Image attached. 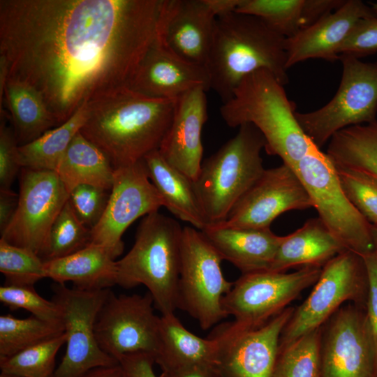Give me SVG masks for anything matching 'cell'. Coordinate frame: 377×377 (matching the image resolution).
Returning <instances> with one entry per match:
<instances>
[{"label":"cell","instance_id":"obj_39","mask_svg":"<svg viewBox=\"0 0 377 377\" xmlns=\"http://www.w3.org/2000/svg\"><path fill=\"white\" fill-rule=\"evenodd\" d=\"M0 301L10 310L23 309L47 321H62L59 306L41 297L34 286L4 284L0 287Z\"/></svg>","mask_w":377,"mask_h":377},{"label":"cell","instance_id":"obj_34","mask_svg":"<svg viewBox=\"0 0 377 377\" xmlns=\"http://www.w3.org/2000/svg\"><path fill=\"white\" fill-rule=\"evenodd\" d=\"M66 340L64 332L13 355L0 357L1 374L18 377H52L57 353Z\"/></svg>","mask_w":377,"mask_h":377},{"label":"cell","instance_id":"obj_32","mask_svg":"<svg viewBox=\"0 0 377 377\" xmlns=\"http://www.w3.org/2000/svg\"><path fill=\"white\" fill-rule=\"evenodd\" d=\"M65 332L63 321H47L34 316L17 318L0 316V357L13 355L29 347Z\"/></svg>","mask_w":377,"mask_h":377},{"label":"cell","instance_id":"obj_7","mask_svg":"<svg viewBox=\"0 0 377 377\" xmlns=\"http://www.w3.org/2000/svg\"><path fill=\"white\" fill-rule=\"evenodd\" d=\"M293 170L318 217L346 250L362 257L374 251L372 226L344 195L335 165L326 153L312 145Z\"/></svg>","mask_w":377,"mask_h":377},{"label":"cell","instance_id":"obj_6","mask_svg":"<svg viewBox=\"0 0 377 377\" xmlns=\"http://www.w3.org/2000/svg\"><path fill=\"white\" fill-rule=\"evenodd\" d=\"M265 143L255 126L244 124L234 137L202 163L194 183L209 224L225 221L263 173L260 153Z\"/></svg>","mask_w":377,"mask_h":377},{"label":"cell","instance_id":"obj_24","mask_svg":"<svg viewBox=\"0 0 377 377\" xmlns=\"http://www.w3.org/2000/svg\"><path fill=\"white\" fill-rule=\"evenodd\" d=\"M218 340L202 339L188 330L175 313L161 315L155 363L163 370L200 367L217 369Z\"/></svg>","mask_w":377,"mask_h":377},{"label":"cell","instance_id":"obj_22","mask_svg":"<svg viewBox=\"0 0 377 377\" xmlns=\"http://www.w3.org/2000/svg\"><path fill=\"white\" fill-rule=\"evenodd\" d=\"M374 16L362 1L346 0L337 10L286 38L287 68L309 59H339V48L355 24Z\"/></svg>","mask_w":377,"mask_h":377},{"label":"cell","instance_id":"obj_10","mask_svg":"<svg viewBox=\"0 0 377 377\" xmlns=\"http://www.w3.org/2000/svg\"><path fill=\"white\" fill-rule=\"evenodd\" d=\"M223 259L203 233L183 228L179 279V309L207 330L228 316L222 300L233 286L223 276Z\"/></svg>","mask_w":377,"mask_h":377},{"label":"cell","instance_id":"obj_49","mask_svg":"<svg viewBox=\"0 0 377 377\" xmlns=\"http://www.w3.org/2000/svg\"><path fill=\"white\" fill-rule=\"evenodd\" d=\"M83 377H121L119 364L112 367H98L91 370Z\"/></svg>","mask_w":377,"mask_h":377},{"label":"cell","instance_id":"obj_46","mask_svg":"<svg viewBox=\"0 0 377 377\" xmlns=\"http://www.w3.org/2000/svg\"><path fill=\"white\" fill-rule=\"evenodd\" d=\"M19 195L10 190H0V231L6 228L17 207Z\"/></svg>","mask_w":377,"mask_h":377},{"label":"cell","instance_id":"obj_42","mask_svg":"<svg viewBox=\"0 0 377 377\" xmlns=\"http://www.w3.org/2000/svg\"><path fill=\"white\" fill-rule=\"evenodd\" d=\"M377 52V17L360 20L339 48V55L357 59Z\"/></svg>","mask_w":377,"mask_h":377},{"label":"cell","instance_id":"obj_15","mask_svg":"<svg viewBox=\"0 0 377 377\" xmlns=\"http://www.w3.org/2000/svg\"><path fill=\"white\" fill-rule=\"evenodd\" d=\"M163 205L144 159L115 168L109 200L102 218L91 230L90 244L105 247L115 259L124 251L122 235L128 226Z\"/></svg>","mask_w":377,"mask_h":377},{"label":"cell","instance_id":"obj_26","mask_svg":"<svg viewBox=\"0 0 377 377\" xmlns=\"http://www.w3.org/2000/svg\"><path fill=\"white\" fill-rule=\"evenodd\" d=\"M149 177L163 201V207L180 220L202 230L209 224L194 181L170 165L155 150L144 157Z\"/></svg>","mask_w":377,"mask_h":377},{"label":"cell","instance_id":"obj_13","mask_svg":"<svg viewBox=\"0 0 377 377\" xmlns=\"http://www.w3.org/2000/svg\"><path fill=\"white\" fill-rule=\"evenodd\" d=\"M69 195L56 172L22 168L17 207L1 238L41 258L52 226Z\"/></svg>","mask_w":377,"mask_h":377},{"label":"cell","instance_id":"obj_18","mask_svg":"<svg viewBox=\"0 0 377 377\" xmlns=\"http://www.w3.org/2000/svg\"><path fill=\"white\" fill-rule=\"evenodd\" d=\"M313 207L293 170L285 164L265 170L258 179L218 224L237 228H268L281 214Z\"/></svg>","mask_w":377,"mask_h":377},{"label":"cell","instance_id":"obj_30","mask_svg":"<svg viewBox=\"0 0 377 377\" xmlns=\"http://www.w3.org/2000/svg\"><path fill=\"white\" fill-rule=\"evenodd\" d=\"M326 154L337 167L359 170L377 178V121L337 132L329 140Z\"/></svg>","mask_w":377,"mask_h":377},{"label":"cell","instance_id":"obj_23","mask_svg":"<svg viewBox=\"0 0 377 377\" xmlns=\"http://www.w3.org/2000/svg\"><path fill=\"white\" fill-rule=\"evenodd\" d=\"M223 260L242 274L269 270L283 236L268 228H237L209 223L200 230Z\"/></svg>","mask_w":377,"mask_h":377},{"label":"cell","instance_id":"obj_31","mask_svg":"<svg viewBox=\"0 0 377 377\" xmlns=\"http://www.w3.org/2000/svg\"><path fill=\"white\" fill-rule=\"evenodd\" d=\"M87 115V103L66 121L27 145L19 146L22 168L56 171L75 135L80 131Z\"/></svg>","mask_w":377,"mask_h":377},{"label":"cell","instance_id":"obj_19","mask_svg":"<svg viewBox=\"0 0 377 377\" xmlns=\"http://www.w3.org/2000/svg\"><path fill=\"white\" fill-rule=\"evenodd\" d=\"M216 19L205 0H164L156 35L181 59L206 68Z\"/></svg>","mask_w":377,"mask_h":377},{"label":"cell","instance_id":"obj_51","mask_svg":"<svg viewBox=\"0 0 377 377\" xmlns=\"http://www.w3.org/2000/svg\"><path fill=\"white\" fill-rule=\"evenodd\" d=\"M374 15L377 17V1L371 3L370 6Z\"/></svg>","mask_w":377,"mask_h":377},{"label":"cell","instance_id":"obj_52","mask_svg":"<svg viewBox=\"0 0 377 377\" xmlns=\"http://www.w3.org/2000/svg\"><path fill=\"white\" fill-rule=\"evenodd\" d=\"M0 377H18V376H10V375H6V374H1Z\"/></svg>","mask_w":377,"mask_h":377},{"label":"cell","instance_id":"obj_37","mask_svg":"<svg viewBox=\"0 0 377 377\" xmlns=\"http://www.w3.org/2000/svg\"><path fill=\"white\" fill-rule=\"evenodd\" d=\"M0 272L6 285L29 286L47 278L45 261L35 252L0 239Z\"/></svg>","mask_w":377,"mask_h":377},{"label":"cell","instance_id":"obj_16","mask_svg":"<svg viewBox=\"0 0 377 377\" xmlns=\"http://www.w3.org/2000/svg\"><path fill=\"white\" fill-rule=\"evenodd\" d=\"M295 308L287 307L257 327L228 323L216 330L217 369L222 377H273L283 328Z\"/></svg>","mask_w":377,"mask_h":377},{"label":"cell","instance_id":"obj_20","mask_svg":"<svg viewBox=\"0 0 377 377\" xmlns=\"http://www.w3.org/2000/svg\"><path fill=\"white\" fill-rule=\"evenodd\" d=\"M130 87L150 97L177 100L195 89L208 91L210 80L205 67L181 59L156 35Z\"/></svg>","mask_w":377,"mask_h":377},{"label":"cell","instance_id":"obj_5","mask_svg":"<svg viewBox=\"0 0 377 377\" xmlns=\"http://www.w3.org/2000/svg\"><path fill=\"white\" fill-rule=\"evenodd\" d=\"M183 228L155 212L145 216L131 250L117 261V284L147 287L161 315L179 309V279Z\"/></svg>","mask_w":377,"mask_h":377},{"label":"cell","instance_id":"obj_9","mask_svg":"<svg viewBox=\"0 0 377 377\" xmlns=\"http://www.w3.org/2000/svg\"><path fill=\"white\" fill-rule=\"evenodd\" d=\"M368 278L362 256L345 250L322 267L307 298L283 330L279 347L323 327L346 302L366 306Z\"/></svg>","mask_w":377,"mask_h":377},{"label":"cell","instance_id":"obj_35","mask_svg":"<svg viewBox=\"0 0 377 377\" xmlns=\"http://www.w3.org/2000/svg\"><path fill=\"white\" fill-rule=\"evenodd\" d=\"M90 242L91 229L80 221L68 200L52 226L41 258L47 261L69 256Z\"/></svg>","mask_w":377,"mask_h":377},{"label":"cell","instance_id":"obj_48","mask_svg":"<svg viewBox=\"0 0 377 377\" xmlns=\"http://www.w3.org/2000/svg\"><path fill=\"white\" fill-rule=\"evenodd\" d=\"M216 17L236 10L242 0H205Z\"/></svg>","mask_w":377,"mask_h":377},{"label":"cell","instance_id":"obj_27","mask_svg":"<svg viewBox=\"0 0 377 377\" xmlns=\"http://www.w3.org/2000/svg\"><path fill=\"white\" fill-rule=\"evenodd\" d=\"M345 250L319 217L310 219L283 236L269 270L284 272L297 266L323 267Z\"/></svg>","mask_w":377,"mask_h":377},{"label":"cell","instance_id":"obj_28","mask_svg":"<svg viewBox=\"0 0 377 377\" xmlns=\"http://www.w3.org/2000/svg\"><path fill=\"white\" fill-rule=\"evenodd\" d=\"M70 192L82 184L110 191L114 169L106 155L78 132L55 171Z\"/></svg>","mask_w":377,"mask_h":377},{"label":"cell","instance_id":"obj_47","mask_svg":"<svg viewBox=\"0 0 377 377\" xmlns=\"http://www.w3.org/2000/svg\"><path fill=\"white\" fill-rule=\"evenodd\" d=\"M158 377H222L216 368L188 367L163 370Z\"/></svg>","mask_w":377,"mask_h":377},{"label":"cell","instance_id":"obj_11","mask_svg":"<svg viewBox=\"0 0 377 377\" xmlns=\"http://www.w3.org/2000/svg\"><path fill=\"white\" fill-rule=\"evenodd\" d=\"M321 271V267L306 266L291 273L265 270L242 274L223 297V309L238 326H261L314 285Z\"/></svg>","mask_w":377,"mask_h":377},{"label":"cell","instance_id":"obj_33","mask_svg":"<svg viewBox=\"0 0 377 377\" xmlns=\"http://www.w3.org/2000/svg\"><path fill=\"white\" fill-rule=\"evenodd\" d=\"M323 327L279 347L273 377H320Z\"/></svg>","mask_w":377,"mask_h":377},{"label":"cell","instance_id":"obj_8","mask_svg":"<svg viewBox=\"0 0 377 377\" xmlns=\"http://www.w3.org/2000/svg\"><path fill=\"white\" fill-rule=\"evenodd\" d=\"M339 60L342 77L332 99L316 110L295 113L304 133L320 149L345 128L377 121V61L342 54Z\"/></svg>","mask_w":377,"mask_h":377},{"label":"cell","instance_id":"obj_21","mask_svg":"<svg viewBox=\"0 0 377 377\" xmlns=\"http://www.w3.org/2000/svg\"><path fill=\"white\" fill-rule=\"evenodd\" d=\"M206 92L195 89L176 100L170 126L158 149L170 165L194 182L202 165L201 133L207 119Z\"/></svg>","mask_w":377,"mask_h":377},{"label":"cell","instance_id":"obj_2","mask_svg":"<svg viewBox=\"0 0 377 377\" xmlns=\"http://www.w3.org/2000/svg\"><path fill=\"white\" fill-rule=\"evenodd\" d=\"M176 100L150 97L130 87L108 90L87 103L80 133L108 158L114 169L158 150Z\"/></svg>","mask_w":377,"mask_h":377},{"label":"cell","instance_id":"obj_4","mask_svg":"<svg viewBox=\"0 0 377 377\" xmlns=\"http://www.w3.org/2000/svg\"><path fill=\"white\" fill-rule=\"evenodd\" d=\"M295 109L283 85L271 72L262 69L241 81L220 113L230 127L255 126L265 138L267 154L279 156L293 170L314 145L300 126Z\"/></svg>","mask_w":377,"mask_h":377},{"label":"cell","instance_id":"obj_1","mask_svg":"<svg viewBox=\"0 0 377 377\" xmlns=\"http://www.w3.org/2000/svg\"><path fill=\"white\" fill-rule=\"evenodd\" d=\"M164 0H0L8 78L42 96L58 126L108 90L130 87Z\"/></svg>","mask_w":377,"mask_h":377},{"label":"cell","instance_id":"obj_44","mask_svg":"<svg viewBox=\"0 0 377 377\" xmlns=\"http://www.w3.org/2000/svg\"><path fill=\"white\" fill-rule=\"evenodd\" d=\"M121 377H157L154 371V356L147 353L126 355L118 360Z\"/></svg>","mask_w":377,"mask_h":377},{"label":"cell","instance_id":"obj_12","mask_svg":"<svg viewBox=\"0 0 377 377\" xmlns=\"http://www.w3.org/2000/svg\"><path fill=\"white\" fill-rule=\"evenodd\" d=\"M52 289L67 335L65 355L52 377H83L92 369L117 365L119 362L98 346L94 330L110 290H82L59 283Z\"/></svg>","mask_w":377,"mask_h":377},{"label":"cell","instance_id":"obj_50","mask_svg":"<svg viewBox=\"0 0 377 377\" xmlns=\"http://www.w3.org/2000/svg\"><path fill=\"white\" fill-rule=\"evenodd\" d=\"M371 235L374 251H377V225L371 226Z\"/></svg>","mask_w":377,"mask_h":377},{"label":"cell","instance_id":"obj_14","mask_svg":"<svg viewBox=\"0 0 377 377\" xmlns=\"http://www.w3.org/2000/svg\"><path fill=\"white\" fill-rule=\"evenodd\" d=\"M154 306L149 292L145 295L117 296L110 291L95 323L100 348L117 361L135 353H147L155 357L161 317L154 313Z\"/></svg>","mask_w":377,"mask_h":377},{"label":"cell","instance_id":"obj_3","mask_svg":"<svg viewBox=\"0 0 377 377\" xmlns=\"http://www.w3.org/2000/svg\"><path fill=\"white\" fill-rule=\"evenodd\" d=\"M286 40L256 16L234 11L216 17L206 65L210 89L226 103L246 76L262 69L288 84Z\"/></svg>","mask_w":377,"mask_h":377},{"label":"cell","instance_id":"obj_29","mask_svg":"<svg viewBox=\"0 0 377 377\" xmlns=\"http://www.w3.org/2000/svg\"><path fill=\"white\" fill-rule=\"evenodd\" d=\"M19 146L38 139L58 126L42 96L29 84L8 78L3 91Z\"/></svg>","mask_w":377,"mask_h":377},{"label":"cell","instance_id":"obj_40","mask_svg":"<svg viewBox=\"0 0 377 377\" xmlns=\"http://www.w3.org/2000/svg\"><path fill=\"white\" fill-rule=\"evenodd\" d=\"M110 193L105 188L82 184L70 192L68 202L80 221L91 230L102 218Z\"/></svg>","mask_w":377,"mask_h":377},{"label":"cell","instance_id":"obj_25","mask_svg":"<svg viewBox=\"0 0 377 377\" xmlns=\"http://www.w3.org/2000/svg\"><path fill=\"white\" fill-rule=\"evenodd\" d=\"M47 278L57 283L71 281L82 290L108 289L117 285V261L105 247L89 244L69 256L45 261Z\"/></svg>","mask_w":377,"mask_h":377},{"label":"cell","instance_id":"obj_41","mask_svg":"<svg viewBox=\"0 0 377 377\" xmlns=\"http://www.w3.org/2000/svg\"><path fill=\"white\" fill-rule=\"evenodd\" d=\"M0 190H10L21 165L17 144L13 127L8 125V113L0 110Z\"/></svg>","mask_w":377,"mask_h":377},{"label":"cell","instance_id":"obj_43","mask_svg":"<svg viewBox=\"0 0 377 377\" xmlns=\"http://www.w3.org/2000/svg\"><path fill=\"white\" fill-rule=\"evenodd\" d=\"M368 278L366 316L374 345L377 369V251L362 257Z\"/></svg>","mask_w":377,"mask_h":377},{"label":"cell","instance_id":"obj_45","mask_svg":"<svg viewBox=\"0 0 377 377\" xmlns=\"http://www.w3.org/2000/svg\"><path fill=\"white\" fill-rule=\"evenodd\" d=\"M345 0H304L301 17V29L339 8Z\"/></svg>","mask_w":377,"mask_h":377},{"label":"cell","instance_id":"obj_36","mask_svg":"<svg viewBox=\"0 0 377 377\" xmlns=\"http://www.w3.org/2000/svg\"><path fill=\"white\" fill-rule=\"evenodd\" d=\"M304 0H242L235 11L261 19L271 29L289 38L301 30Z\"/></svg>","mask_w":377,"mask_h":377},{"label":"cell","instance_id":"obj_38","mask_svg":"<svg viewBox=\"0 0 377 377\" xmlns=\"http://www.w3.org/2000/svg\"><path fill=\"white\" fill-rule=\"evenodd\" d=\"M341 190L349 202L371 225H377V178L335 165Z\"/></svg>","mask_w":377,"mask_h":377},{"label":"cell","instance_id":"obj_17","mask_svg":"<svg viewBox=\"0 0 377 377\" xmlns=\"http://www.w3.org/2000/svg\"><path fill=\"white\" fill-rule=\"evenodd\" d=\"M320 377H377L365 307L343 304L323 326Z\"/></svg>","mask_w":377,"mask_h":377}]
</instances>
